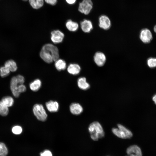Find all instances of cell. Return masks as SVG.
Listing matches in <instances>:
<instances>
[{"label":"cell","instance_id":"obj_1","mask_svg":"<svg viewBox=\"0 0 156 156\" xmlns=\"http://www.w3.org/2000/svg\"><path fill=\"white\" fill-rule=\"evenodd\" d=\"M40 56L45 62L51 63L59 58L58 49L51 44H46L42 46L40 52Z\"/></svg>","mask_w":156,"mask_h":156},{"label":"cell","instance_id":"obj_2","mask_svg":"<svg viewBox=\"0 0 156 156\" xmlns=\"http://www.w3.org/2000/svg\"><path fill=\"white\" fill-rule=\"evenodd\" d=\"M88 130L90 134L91 138L94 141H97L103 137L104 132L100 123L98 122H94L90 124Z\"/></svg>","mask_w":156,"mask_h":156},{"label":"cell","instance_id":"obj_3","mask_svg":"<svg viewBox=\"0 0 156 156\" xmlns=\"http://www.w3.org/2000/svg\"><path fill=\"white\" fill-rule=\"evenodd\" d=\"M25 79L24 77L20 75L12 77L10 81V88L12 94L15 97H18L20 94L18 89L23 84Z\"/></svg>","mask_w":156,"mask_h":156},{"label":"cell","instance_id":"obj_4","mask_svg":"<svg viewBox=\"0 0 156 156\" xmlns=\"http://www.w3.org/2000/svg\"><path fill=\"white\" fill-rule=\"evenodd\" d=\"M118 128H113L112 131L113 133L118 138L122 139L131 138L133 136L131 132L122 125L118 124Z\"/></svg>","mask_w":156,"mask_h":156},{"label":"cell","instance_id":"obj_5","mask_svg":"<svg viewBox=\"0 0 156 156\" xmlns=\"http://www.w3.org/2000/svg\"><path fill=\"white\" fill-rule=\"evenodd\" d=\"M33 110L34 116L38 120L44 121L47 120V115L42 105L39 104L34 105Z\"/></svg>","mask_w":156,"mask_h":156},{"label":"cell","instance_id":"obj_6","mask_svg":"<svg viewBox=\"0 0 156 156\" xmlns=\"http://www.w3.org/2000/svg\"><path fill=\"white\" fill-rule=\"evenodd\" d=\"M92 8L91 0H82L79 4L78 10L81 13L87 15L90 13Z\"/></svg>","mask_w":156,"mask_h":156},{"label":"cell","instance_id":"obj_7","mask_svg":"<svg viewBox=\"0 0 156 156\" xmlns=\"http://www.w3.org/2000/svg\"><path fill=\"white\" fill-rule=\"evenodd\" d=\"M139 37L141 41L145 44L150 42L153 39L152 33L147 28L143 29L141 30Z\"/></svg>","mask_w":156,"mask_h":156},{"label":"cell","instance_id":"obj_8","mask_svg":"<svg viewBox=\"0 0 156 156\" xmlns=\"http://www.w3.org/2000/svg\"><path fill=\"white\" fill-rule=\"evenodd\" d=\"M51 41L55 44L62 42L64 38V34L59 30H55L51 31Z\"/></svg>","mask_w":156,"mask_h":156},{"label":"cell","instance_id":"obj_9","mask_svg":"<svg viewBox=\"0 0 156 156\" xmlns=\"http://www.w3.org/2000/svg\"><path fill=\"white\" fill-rule=\"evenodd\" d=\"M99 25L101 28L105 30L109 29L111 27V23L108 16L105 15L100 16L99 18Z\"/></svg>","mask_w":156,"mask_h":156},{"label":"cell","instance_id":"obj_10","mask_svg":"<svg viewBox=\"0 0 156 156\" xmlns=\"http://www.w3.org/2000/svg\"><path fill=\"white\" fill-rule=\"evenodd\" d=\"M106 60L105 54L98 51L96 53L94 56V60L95 63L99 66H102L105 64Z\"/></svg>","mask_w":156,"mask_h":156},{"label":"cell","instance_id":"obj_11","mask_svg":"<svg viewBox=\"0 0 156 156\" xmlns=\"http://www.w3.org/2000/svg\"><path fill=\"white\" fill-rule=\"evenodd\" d=\"M127 155L126 156H142L140 148L136 145L131 146L127 148L126 151Z\"/></svg>","mask_w":156,"mask_h":156},{"label":"cell","instance_id":"obj_12","mask_svg":"<svg viewBox=\"0 0 156 156\" xmlns=\"http://www.w3.org/2000/svg\"><path fill=\"white\" fill-rule=\"evenodd\" d=\"M80 25L81 30L85 33H88L90 32L93 28L92 22L88 19L83 20L81 22Z\"/></svg>","mask_w":156,"mask_h":156},{"label":"cell","instance_id":"obj_13","mask_svg":"<svg viewBox=\"0 0 156 156\" xmlns=\"http://www.w3.org/2000/svg\"><path fill=\"white\" fill-rule=\"evenodd\" d=\"M69 108L70 112L75 115L80 114L83 110V108L81 105L77 103H72L70 105Z\"/></svg>","mask_w":156,"mask_h":156},{"label":"cell","instance_id":"obj_14","mask_svg":"<svg viewBox=\"0 0 156 156\" xmlns=\"http://www.w3.org/2000/svg\"><path fill=\"white\" fill-rule=\"evenodd\" d=\"M47 110L51 112H57L59 109V104L57 101L50 100L45 104Z\"/></svg>","mask_w":156,"mask_h":156},{"label":"cell","instance_id":"obj_15","mask_svg":"<svg viewBox=\"0 0 156 156\" xmlns=\"http://www.w3.org/2000/svg\"><path fill=\"white\" fill-rule=\"evenodd\" d=\"M67 70L69 74L76 75L80 72L81 68L80 66L77 64H71L68 66Z\"/></svg>","mask_w":156,"mask_h":156},{"label":"cell","instance_id":"obj_16","mask_svg":"<svg viewBox=\"0 0 156 156\" xmlns=\"http://www.w3.org/2000/svg\"><path fill=\"white\" fill-rule=\"evenodd\" d=\"M78 87L83 90H86L90 88V84L87 81L85 77H82L79 78L77 81Z\"/></svg>","mask_w":156,"mask_h":156},{"label":"cell","instance_id":"obj_17","mask_svg":"<svg viewBox=\"0 0 156 156\" xmlns=\"http://www.w3.org/2000/svg\"><path fill=\"white\" fill-rule=\"evenodd\" d=\"M65 25L69 31L72 32L76 31L78 30L79 27L78 23L71 19H68Z\"/></svg>","mask_w":156,"mask_h":156},{"label":"cell","instance_id":"obj_18","mask_svg":"<svg viewBox=\"0 0 156 156\" xmlns=\"http://www.w3.org/2000/svg\"><path fill=\"white\" fill-rule=\"evenodd\" d=\"M31 6L34 9L38 10L43 7L44 3V0H29Z\"/></svg>","mask_w":156,"mask_h":156},{"label":"cell","instance_id":"obj_19","mask_svg":"<svg viewBox=\"0 0 156 156\" xmlns=\"http://www.w3.org/2000/svg\"><path fill=\"white\" fill-rule=\"evenodd\" d=\"M41 85V81L39 79H36L30 83L29 87L31 90L36 92L40 89Z\"/></svg>","mask_w":156,"mask_h":156},{"label":"cell","instance_id":"obj_20","mask_svg":"<svg viewBox=\"0 0 156 156\" xmlns=\"http://www.w3.org/2000/svg\"><path fill=\"white\" fill-rule=\"evenodd\" d=\"M55 66L57 70L60 71L65 69L66 64L64 60L59 58L55 61Z\"/></svg>","mask_w":156,"mask_h":156},{"label":"cell","instance_id":"obj_21","mask_svg":"<svg viewBox=\"0 0 156 156\" xmlns=\"http://www.w3.org/2000/svg\"><path fill=\"white\" fill-rule=\"evenodd\" d=\"M4 66L8 68L10 72H15L17 69V66L16 62L12 59L7 61L5 62Z\"/></svg>","mask_w":156,"mask_h":156},{"label":"cell","instance_id":"obj_22","mask_svg":"<svg viewBox=\"0 0 156 156\" xmlns=\"http://www.w3.org/2000/svg\"><path fill=\"white\" fill-rule=\"evenodd\" d=\"M0 103L9 107L13 105L14 100L12 97L7 96L2 98L0 101Z\"/></svg>","mask_w":156,"mask_h":156},{"label":"cell","instance_id":"obj_23","mask_svg":"<svg viewBox=\"0 0 156 156\" xmlns=\"http://www.w3.org/2000/svg\"><path fill=\"white\" fill-rule=\"evenodd\" d=\"M10 72L9 69L4 66L0 68V75L2 77L8 76L10 74Z\"/></svg>","mask_w":156,"mask_h":156},{"label":"cell","instance_id":"obj_24","mask_svg":"<svg viewBox=\"0 0 156 156\" xmlns=\"http://www.w3.org/2000/svg\"><path fill=\"white\" fill-rule=\"evenodd\" d=\"M8 152V148L5 144L0 142V156H6Z\"/></svg>","mask_w":156,"mask_h":156},{"label":"cell","instance_id":"obj_25","mask_svg":"<svg viewBox=\"0 0 156 156\" xmlns=\"http://www.w3.org/2000/svg\"><path fill=\"white\" fill-rule=\"evenodd\" d=\"M9 112L8 107L0 103V115L2 116H6Z\"/></svg>","mask_w":156,"mask_h":156},{"label":"cell","instance_id":"obj_26","mask_svg":"<svg viewBox=\"0 0 156 156\" xmlns=\"http://www.w3.org/2000/svg\"><path fill=\"white\" fill-rule=\"evenodd\" d=\"M147 63L148 66L151 68L156 67V58L150 57L148 59Z\"/></svg>","mask_w":156,"mask_h":156},{"label":"cell","instance_id":"obj_27","mask_svg":"<svg viewBox=\"0 0 156 156\" xmlns=\"http://www.w3.org/2000/svg\"><path fill=\"white\" fill-rule=\"evenodd\" d=\"M12 131L14 134L19 135L22 133L23 129L21 126L19 125H16L12 128Z\"/></svg>","mask_w":156,"mask_h":156},{"label":"cell","instance_id":"obj_28","mask_svg":"<svg viewBox=\"0 0 156 156\" xmlns=\"http://www.w3.org/2000/svg\"><path fill=\"white\" fill-rule=\"evenodd\" d=\"M40 156H53L52 154L49 150H46L40 153Z\"/></svg>","mask_w":156,"mask_h":156},{"label":"cell","instance_id":"obj_29","mask_svg":"<svg viewBox=\"0 0 156 156\" xmlns=\"http://www.w3.org/2000/svg\"><path fill=\"white\" fill-rule=\"evenodd\" d=\"M44 1L47 3L54 6L56 5L57 3V0H44Z\"/></svg>","mask_w":156,"mask_h":156},{"label":"cell","instance_id":"obj_30","mask_svg":"<svg viewBox=\"0 0 156 156\" xmlns=\"http://www.w3.org/2000/svg\"><path fill=\"white\" fill-rule=\"evenodd\" d=\"M77 0H65L66 3L70 5H73L75 4Z\"/></svg>","mask_w":156,"mask_h":156},{"label":"cell","instance_id":"obj_31","mask_svg":"<svg viewBox=\"0 0 156 156\" xmlns=\"http://www.w3.org/2000/svg\"><path fill=\"white\" fill-rule=\"evenodd\" d=\"M152 99L154 103L156 105V94L153 96Z\"/></svg>","mask_w":156,"mask_h":156},{"label":"cell","instance_id":"obj_32","mask_svg":"<svg viewBox=\"0 0 156 156\" xmlns=\"http://www.w3.org/2000/svg\"><path fill=\"white\" fill-rule=\"evenodd\" d=\"M153 30L154 32L156 33V25L154 26L153 28Z\"/></svg>","mask_w":156,"mask_h":156},{"label":"cell","instance_id":"obj_33","mask_svg":"<svg viewBox=\"0 0 156 156\" xmlns=\"http://www.w3.org/2000/svg\"><path fill=\"white\" fill-rule=\"evenodd\" d=\"M22 0L24 1H28L29 0Z\"/></svg>","mask_w":156,"mask_h":156}]
</instances>
